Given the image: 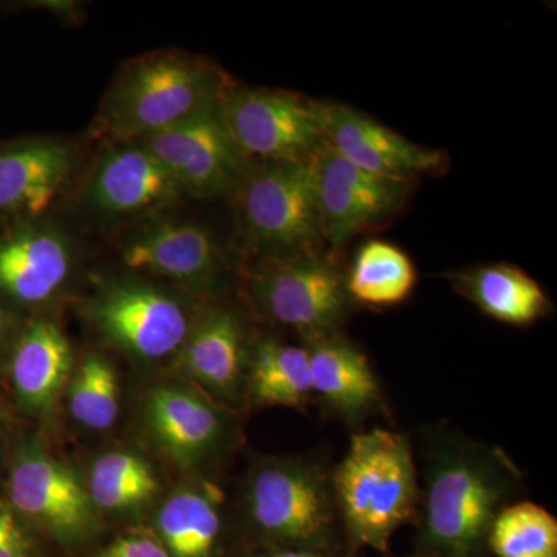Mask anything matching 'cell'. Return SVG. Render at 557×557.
Listing matches in <instances>:
<instances>
[{
	"mask_svg": "<svg viewBox=\"0 0 557 557\" xmlns=\"http://www.w3.org/2000/svg\"><path fill=\"white\" fill-rule=\"evenodd\" d=\"M0 557H33L30 537L21 527L13 508L0 505Z\"/></svg>",
	"mask_w": 557,
	"mask_h": 557,
	"instance_id": "83f0119b",
	"label": "cell"
},
{
	"mask_svg": "<svg viewBox=\"0 0 557 557\" xmlns=\"http://www.w3.org/2000/svg\"><path fill=\"white\" fill-rule=\"evenodd\" d=\"M256 298L273 321L307 338L333 335L346 319L350 296L346 276L314 251L274 256L252 278Z\"/></svg>",
	"mask_w": 557,
	"mask_h": 557,
	"instance_id": "52a82bcc",
	"label": "cell"
},
{
	"mask_svg": "<svg viewBox=\"0 0 557 557\" xmlns=\"http://www.w3.org/2000/svg\"><path fill=\"white\" fill-rule=\"evenodd\" d=\"M231 86L214 64L182 51L131 62L102 101L94 132L113 145L137 143L215 109Z\"/></svg>",
	"mask_w": 557,
	"mask_h": 557,
	"instance_id": "6da1fadb",
	"label": "cell"
},
{
	"mask_svg": "<svg viewBox=\"0 0 557 557\" xmlns=\"http://www.w3.org/2000/svg\"><path fill=\"white\" fill-rule=\"evenodd\" d=\"M307 351L313 395L339 416L355 420L380 405L379 381L357 347L330 335L311 339Z\"/></svg>",
	"mask_w": 557,
	"mask_h": 557,
	"instance_id": "e0dca14e",
	"label": "cell"
},
{
	"mask_svg": "<svg viewBox=\"0 0 557 557\" xmlns=\"http://www.w3.org/2000/svg\"><path fill=\"white\" fill-rule=\"evenodd\" d=\"M7 325H9V322H7L5 313L0 310V339H2V336L5 335Z\"/></svg>",
	"mask_w": 557,
	"mask_h": 557,
	"instance_id": "4dcf8cb0",
	"label": "cell"
},
{
	"mask_svg": "<svg viewBox=\"0 0 557 557\" xmlns=\"http://www.w3.org/2000/svg\"><path fill=\"white\" fill-rule=\"evenodd\" d=\"M325 143L359 170L408 182L442 168V152L423 148L348 106H329Z\"/></svg>",
	"mask_w": 557,
	"mask_h": 557,
	"instance_id": "4fadbf2b",
	"label": "cell"
},
{
	"mask_svg": "<svg viewBox=\"0 0 557 557\" xmlns=\"http://www.w3.org/2000/svg\"><path fill=\"white\" fill-rule=\"evenodd\" d=\"M515 480L500 453L465 445L435 450L423 502L429 541L453 557L478 552Z\"/></svg>",
	"mask_w": 557,
	"mask_h": 557,
	"instance_id": "3957f363",
	"label": "cell"
},
{
	"mask_svg": "<svg viewBox=\"0 0 557 557\" xmlns=\"http://www.w3.org/2000/svg\"><path fill=\"white\" fill-rule=\"evenodd\" d=\"M150 426L171 453L190 461L218 445L223 423L219 410L189 391L159 387L148 398Z\"/></svg>",
	"mask_w": 557,
	"mask_h": 557,
	"instance_id": "ac0fdd59",
	"label": "cell"
},
{
	"mask_svg": "<svg viewBox=\"0 0 557 557\" xmlns=\"http://www.w3.org/2000/svg\"><path fill=\"white\" fill-rule=\"evenodd\" d=\"M94 318L116 346L146 359L168 357L190 332L182 304L149 285H112L95 302Z\"/></svg>",
	"mask_w": 557,
	"mask_h": 557,
	"instance_id": "30bf717a",
	"label": "cell"
},
{
	"mask_svg": "<svg viewBox=\"0 0 557 557\" xmlns=\"http://www.w3.org/2000/svg\"><path fill=\"white\" fill-rule=\"evenodd\" d=\"M97 557H171L159 539L148 534H132L113 542Z\"/></svg>",
	"mask_w": 557,
	"mask_h": 557,
	"instance_id": "f1b7e54d",
	"label": "cell"
},
{
	"mask_svg": "<svg viewBox=\"0 0 557 557\" xmlns=\"http://www.w3.org/2000/svg\"><path fill=\"white\" fill-rule=\"evenodd\" d=\"M249 392L259 405H306L313 395L307 348L262 341L252 357Z\"/></svg>",
	"mask_w": 557,
	"mask_h": 557,
	"instance_id": "603a6c76",
	"label": "cell"
},
{
	"mask_svg": "<svg viewBox=\"0 0 557 557\" xmlns=\"http://www.w3.org/2000/svg\"><path fill=\"white\" fill-rule=\"evenodd\" d=\"M417 285V270L397 245L369 240L351 262L346 287L351 300L373 307L405 302Z\"/></svg>",
	"mask_w": 557,
	"mask_h": 557,
	"instance_id": "7402d4cb",
	"label": "cell"
},
{
	"mask_svg": "<svg viewBox=\"0 0 557 557\" xmlns=\"http://www.w3.org/2000/svg\"><path fill=\"white\" fill-rule=\"evenodd\" d=\"M329 106L293 91L230 86L218 113L245 160H309L325 143Z\"/></svg>",
	"mask_w": 557,
	"mask_h": 557,
	"instance_id": "277c9868",
	"label": "cell"
},
{
	"mask_svg": "<svg viewBox=\"0 0 557 557\" xmlns=\"http://www.w3.org/2000/svg\"><path fill=\"white\" fill-rule=\"evenodd\" d=\"M262 557H327L324 555H319L314 549H299V548H289L282 549V552L271 553V555L262 556Z\"/></svg>",
	"mask_w": 557,
	"mask_h": 557,
	"instance_id": "f546056e",
	"label": "cell"
},
{
	"mask_svg": "<svg viewBox=\"0 0 557 557\" xmlns=\"http://www.w3.org/2000/svg\"><path fill=\"white\" fill-rule=\"evenodd\" d=\"M65 143L32 138L0 146V219L33 222L46 214L72 175Z\"/></svg>",
	"mask_w": 557,
	"mask_h": 557,
	"instance_id": "5bb4252c",
	"label": "cell"
},
{
	"mask_svg": "<svg viewBox=\"0 0 557 557\" xmlns=\"http://www.w3.org/2000/svg\"><path fill=\"white\" fill-rule=\"evenodd\" d=\"M332 479L319 465L277 460L260 467L248 487V512L267 536L314 549L327 541L336 518Z\"/></svg>",
	"mask_w": 557,
	"mask_h": 557,
	"instance_id": "8992f818",
	"label": "cell"
},
{
	"mask_svg": "<svg viewBox=\"0 0 557 557\" xmlns=\"http://www.w3.org/2000/svg\"><path fill=\"white\" fill-rule=\"evenodd\" d=\"M240 211L252 244L274 256L313 251L322 239L311 157L262 163L240 183Z\"/></svg>",
	"mask_w": 557,
	"mask_h": 557,
	"instance_id": "5b68a950",
	"label": "cell"
},
{
	"mask_svg": "<svg viewBox=\"0 0 557 557\" xmlns=\"http://www.w3.org/2000/svg\"><path fill=\"white\" fill-rule=\"evenodd\" d=\"M159 490L152 469L141 458L127 453H110L94 465L90 497L109 511L138 507Z\"/></svg>",
	"mask_w": 557,
	"mask_h": 557,
	"instance_id": "484cf974",
	"label": "cell"
},
{
	"mask_svg": "<svg viewBox=\"0 0 557 557\" xmlns=\"http://www.w3.org/2000/svg\"><path fill=\"white\" fill-rule=\"evenodd\" d=\"M123 260L135 271L207 284L219 273L222 252L205 226L182 220H157L132 237Z\"/></svg>",
	"mask_w": 557,
	"mask_h": 557,
	"instance_id": "2e32d148",
	"label": "cell"
},
{
	"mask_svg": "<svg viewBox=\"0 0 557 557\" xmlns=\"http://www.w3.org/2000/svg\"><path fill=\"white\" fill-rule=\"evenodd\" d=\"M332 486L351 539L386 552L417 505V472L408 440L386 429L351 435Z\"/></svg>",
	"mask_w": 557,
	"mask_h": 557,
	"instance_id": "7a4b0ae2",
	"label": "cell"
},
{
	"mask_svg": "<svg viewBox=\"0 0 557 557\" xmlns=\"http://www.w3.org/2000/svg\"><path fill=\"white\" fill-rule=\"evenodd\" d=\"M10 498L20 515L65 542L95 527L94 502L64 465L42 453H25L10 474Z\"/></svg>",
	"mask_w": 557,
	"mask_h": 557,
	"instance_id": "8fae6325",
	"label": "cell"
},
{
	"mask_svg": "<svg viewBox=\"0 0 557 557\" xmlns=\"http://www.w3.org/2000/svg\"><path fill=\"white\" fill-rule=\"evenodd\" d=\"M497 557H557V522L533 502L505 507L487 533Z\"/></svg>",
	"mask_w": 557,
	"mask_h": 557,
	"instance_id": "d4e9b609",
	"label": "cell"
},
{
	"mask_svg": "<svg viewBox=\"0 0 557 557\" xmlns=\"http://www.w3.org/2000/svg\"><path fill=\"white\" fill-rule=\"evenodd\" d=\"M159 528L171 557H211L222 530L218 502L194 491L180 493L161 508Z\"/></svg>",
	"mask_w": 557,
	"mask_h": 557,
	"instance_id": "cb8c5ba5",
	"label": "cell"
},
{
	"mask_svg": "<svg viewBox=\"0 0 557 557\" xmlns=\"http://www.w3.org/2000/svg\"><path fill=\"white\" fill-rule=\"evenodd\" d=\"M138 143L170 170L183 193L199 199L239 188L248 172V161L223 126L218 108Z\"/></svg>",
	"mask_w": 557,
	"mask_h": 557,
	"instance_id": "9c48e42d",
	"label": "cell"
},
{
	"mask_svg": "<svg viewBox=\"0 0 557 557\" xmlns=\"http://www.w3.org/2000/svg\"><path fill=\"white\" fill-rule=\"evenodd\" d=\"M183 364L205 386L219 394H233L245 368L244 330L236 314L228 310L209 311L190 329Z\"/></svg>",
	"mask_w": 557,
	"mask_h": 557,
	"instance_id": "ffe728a7",
	"label": "cell"
},
{
	"mask_svg": "<svg viewBox=\"0 0 557 557\" xmlns=\"http://www.w3.org/2000/svg\"><path fill=\"white\" fill-rule=\"evenodd\" d=\"M72 256L58 231L17 223L0 236V293L21 304L50 299L67 281Z\"/></svg>",
	"mask_w": 557,
	"mask_h": 557,
	"instance_id": "9a60e30c",
	"label": "cell"
},
{
	"mask_svg": "<svg viewBox=\"0 0 557 557\" xmlns=\"http://www.w3.org/2000/svg\"><path fill=\"white\" fill-rule=\"evenodd\" d=\"M177 180L143 143H120L104 153L91 175V207L112 218L149 214L182 196Z\"/></svg>",
	"mask_w": 557,
	"mask_h": 557,
	"instance_id": "7c38bea8",
	"label": "cell"
},
{
	"mask_svg": "<svg viewBox=\"0 0 557 557\" xmlns=\"http://www.w3.org/2000/svg\"><path fill=\"white\" fill-rule=\"evenodd\" d=\"M120 387L106 359L89 357L70 388V410L83 426L106 431L119 417Z\"/></svg>",
	"mask_w": 557,
	"mask_h": 557,
	"instance_id": "4316f807",
	"label": "cell"
},
{
	"mask_svg": "<svg viewBox=\"0 0 557 557\" xmlns=\"http://www.w3.org/2000/svg\"><path fill=\"white\" fill-rule=\"evenodd\" d=\"M454 281L483 313L505 324L530 325L552 309L544 288L525 271L508 263L479 267Z\"/></svg>",
	"mask_w": 557,
	"mask_h": 557,
	"instance_id": "d6986e66",
	"label": "cell"
},
{
	"mask_svg": "<svg viewBox=\"0 0 557 557\" xmlns=\"http://www.w3.org/2000/svg\"><path fill=\"white\" fill-rule=\"evenodd\" d=\"M322 239L335 248L394 218L405 203L406 183L359 170L327 143L311 157Z\"/></svg>",
	"mask_w": 557,
	"mask_h": 557,
	"instance_id": "ba28073f",
	"label": "cell"
},
{
	"mask_svg": "<svg viewBox=\"0 0 557 557\" xmlns=\"http://www.w3.org/2000/svg\"><path fill=\"white\" fill-rule=\"evenodd\" d=\"M72 351L57 325L33 322L17 343L11 361V379L25 405L44 408L69 376Z\"/></svg>",
	"mask_w": 557,
	"mask_h": 557,
	"instance_id": "44dd1931",
	"label": "cell"
}]
</instances>
